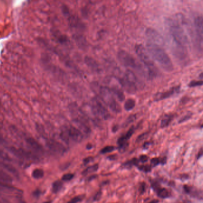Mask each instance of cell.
<instances>
[{
	"label": "cell",
	"instance_id": "cell-1",
	"mask_svg": "<svg viewBox=\"0 0 203 203\" xmlns=\"http://www.w3.org/2000/svg\"><path fill=\"white\" fill-rule=\"evenodd\" d=\"M166 25L171 38L172 48L187 49L189 45L188 38L181 25L176 20L167 19L166 20Z\"/></svg>",
	"mask_w": 203,
	"mask_h": 203
},
{
	"label": "cell",
	"instance_id": "cell-2",
	"mask_svg": "<svg viewBox=\"0 0 203 203\" xmlns=\"http://www.w3.org/2000/svg\"><path fill=\"white\" fill-rule=\"evenodd\" d=\"M148 53L161 66L162 69L167 72L173 70L172 61L165 50L160 46L148 42L147 45Z\"/></svg>",
	"mask_w": 203,
	"mask_h": 203
},
{
	"label": "cell",
	"instance_id": "cell-3",
	"mask_svg": "<svg viewBox=\"0 0 203 203\" xmlns=\"http://www.w3.org/2000/svg\"><path fill=\"white\" fill-rule=\"evenodd\" d=\"M97 92L104 103L114 113H119L121 111V107L114 97L111 89L103 86L97 87Z\"/></svg>",
	"mask_w": 203,
	"mask_h": 203
},
{
	"label": "cell",
	"instance_id": "cell-4",
	"mask_svg": "<svg viewBox=\"0 0 203 203\" xmlns=\"http://www.w3.org/2000/svg\"><path fill=\"white\" fill-rule=\"evenodd\" d=\"M135 52L141 62L147 67L149 76L150 78L155 77L157 75V70L144 47L141 44L137 45L135 46Z\"/></svg>",
	"mask_w": 203,
	"mask_h": 203
},
{
	"label": "cell",
	"instance_id": "cell-5",
	"mask_svg": "<svg viewBox=\"0 0 203 203\" xmlns=\"http://www.w3.org/2000/svg\"><path fill=\"white\" fill-rule=\"evenodd\" d=\"M119 82L123 88L128 93L135 94L137 92V78L131 70H126L124 76L119 78Z\"/></svg>",
	"mask_w": 203,
	"mask_h": 203
},
{
	"label": "cell",
	"instance_id": "cell-6",
	"mask_svg": "<svg viewBox=\"0 0 203 203\" xmlns=\"http://www.w3.org/2000/svg\"><path fill=\"white\" fill-rule=\"evenodd\" d=\"M62 11L64 15L67 18L69 26L75 29L79 30H83L85 28V25L80 21L78 17L74 14H71L69 8L66 6H62Z\"/></svg>",
	"mask_w": 203,
	"mask_h": 203
},
{
	"label": "cell",
	"instance_id": "cell-7",
	"mask_svg": "<svg viewBox=\"0 0 203 203\" xmlns=\"http://www.w3.org/2000/svg\"><path fill=\"white\" fill-rule=\"evenodd\" d=\"M117 59L119 62L125 67L138 69L140 68L135 59L129 53L124 50L119 51L117 53Z\"/></svg>",
	"mask_w": 203,
	"mask_h": 203
},
{
	"label": "cell",
	"instance_id": "cell-8",
	"mask_svg": "<svg viewBox=\"0 0 203 203\" xmlns=\"http://www.w3.org/2000/svg\"><path fill=\"white\" fill-rule=\"evenodd\" d=\"M91 107L94 114L98 118L108 120L110 117V114L107 109L97 99L94 98L92 99Z\"/></svg>",
	"mask_w": 203,
	"mask_h": 203
},
{
	"label": "cell",
	"instance_id": "cell-9",
	"mask_svg": "<svg viewBox=\"0 0 203 203\" xmlns=\"http://www.w3.org/2000/svg\"><path fill=\"white\" fill-rule=\"evenodd\" d=\"M145 34L149 40V42L160 47L164 45L165 42L163 37L156 30L152 28H148L145 32Z\"/></svg>",
	"mask_w": 203,
	"mask_h": 203
},
{
	"label": "cell",
	"instance_id": "cell-10",
	"mask_svg": "<svg viewBox=\"0 0 203 203\" xmlns=\"http://www.w3.org/2000/svg\"><path fill=\"white\" fill-rule=\"evenodd\" d=\"M194 28L195 32L196 42L198 45V47L202 49V33H203V22L202 18L198 16L194 19Z\"/></svg>",
	"mask_w": 203,
	"mask_h": 203
},
{
	"label": "cell",
	"instance_id": "cell-11",
	"mask_svg": "<svg viewBox=\"0 0 203 203\" xmlns=\"http://www.w3.org/2000/svg\"><path fill=\"white\" fill-rule=\"evenodd\" d=\"M9 149L11 153H13L14 156L19 159H25L33 161H36L38 160V157L36 156L30 152L24 150L23 149L10 147Z\"/></svg>",
	"mask_w": 203,
	"mask_h": 203
},
{
	"label": "cell",
	"instance_id": "cell-12",
	"mask_svg": "<svg viewBox=\"0 0 203 203\" xmlns=\"http://www.w3.org/2000/svg\"><path fill=\"white\" fill-rule=\"evenodd\" d=\"M67 134L70 138L75 142H80L83 139V134L81 131L73 126H65Z\"/></svg>",
	"mask_w": 203,
	"mask_h": 203
},
{
	"label": "cell",
	"instance_id": "cell-13",
	"mask_svg": "<svg viewBox=\"0 0 203 203\" xmlns=\"http://www.w3.org/2000/svg\"><path fill=\"white\" fill-rule=\"evenodd\" d=\"M180 86L178 85L176 87H173L169 89L167 91L162 92H159L157 94L155 95V101H161L163 100L164 99H167L170 97H173L174 95L178 94L180 92Z\"/></svg>",
	"mask_w": 203,
	"mask_h": 203
},
{
	"label": "cell",
	"instance_id": "cell-14",
	"mask_svg": "<svg viewBox=\"0 0 203 203\" xmlns=\"http://www.w3.org/2000/svg\"><path fill=\"white\" fill-rule=\"evenodd\" d=\"M51 34L53 39L56 42L65 46H68L70 44V41L68 37L63 34L59 30H53Z\"/></svg>",
	"mask_w": 203,
	"mask_h": 203
},
{
	"label": "cell",
	"instance_id": "cell-15",
	"mask_svg": "<svg viewBox=\"0 0 203 203\" xmlns=\"http://www.w3.org/2000/svg\"><path fill=\"white\" fill-rule=\"evenodd\" d=\"M47 145L51 149L54 151L56 153L62 154L66 152V148L64 147L63 146V145L60 142L54 140L48 141L47 142Z\"/></svg>",
	"mask_w": 203,
	"mask_h": 203
},
{
	"label": "cell",
	"instance_id": "cell-16",
	"mask_svg": "<svg viewBox=\"0 0 203 203\" xmlns=\"http://www.w3.org/2000/svg\"><path fill=\"white\" fill-rule=\"evenodd\" d=\"M73 38L79 48L84 50L88 48V42L86 38L82 35L80 34V33H76V34L73 35Z\"/></svg>",
	"mask_w": 203,
	"mask_h": 203
},
{
	"label": "cell",
	"instance_id": "cell-17",
	"mask_svg": "<svg viewBox=\"0 0 203 203\" xmlns=\"http://www.w3.org/2000/svg\"><path fill=\"white\" fill-rule=\"evenodd\" d=\"M135 130V128L133 126H132L125 135H122V136L120 137L119 140H117V143L118 144V146L122 145L125 144H128L129 140L131 138V137L134 133Z\"/></svg>",
	"mask_w": 203,
	"mask_h": 203
},
{
	"label": "cell",
	"instance_id": "cell-18",
	"mask_svg": "<svg viewBox=\"0 0 203 203\" xmlns=\"http://www.w3.org/2000/svg\"><path fill=\"white\" fill-rule=\"evenodd\" d=\"M85 63L92 71L95 72H100V67L97 61L91 57L87 56L85 58Z\"/></svg>",
	"mask_w": 203,
	"mask_h": 203
},
{
	"label": "cell",
	"instance_id": "cell-19",
	"mask_svg": "<svg viewBox=\"0 0 203 203\" xmlns=\"http://www.w3.org/2000/svg\"><path fill=\"white\" fill-rule=\"evenodd\" d=\"M183 188L184 191L187 194H190L192 197L197 198L198 199H202V192L201 191L196 190L194 189V188L190 187V186H188V185H184Z\"/></svg>",
	"mask_w": 203,
	"mask_h": 203
},
{
	"label": "cell",
	"instance_id": "cell-20",
	"mask_svg": "<svg viewBox=\"0 0 203 203\" xmlns=\"http://www.w3.org/2000/svg\"><path fill=\"white\" fill-rule=\"evenodd\" d=\"M26 142L30 148H32L35 151L37 152V153H42L43 151L42 147L33 138H28L27 139H26Z\"/></svg>",
	"mask_w": 203,
	"mask_h": 203
},
{
	"label": "cell",
	"instance_id": "cell-21",
	"mask_svg": "<svg viewBox=\"0 0 203 203\" xmlns=\"http://www.w3.org/2000/svg\"><path fill=\"white\" fill-rule=\"evenodd\" d=\"M174 115L172 114H168L164 116L163 119H161V123H160V127L161 128H167L169 125L171 124L172 121H173L174 118Z\"/></svg>",
	"mask_w": 203,
	"mask_h": 203
},
{
	"label": "cell",
	"instance_id": "cell-22",
	"mask_svg": "<svg viewBox=\"0 0 203 203\" xmlns=\"http://www.w3.org/2000/svg\"><path fill=\"white\" fill-rule=\"evenodd\" d=\"M139 160L138 159L136 158H133L128 161H126L125 163H123L122 164V167L125 168H127V169H130L133 166H138L139 164Z\"/></svg>",
	"mask_w": 203,
	"mask_h": 203
},
{
	"label": "cell",
	"instance_id": "cell-23",
	"mask_svg": "<svg viewBox=\"0 0 203 203\" xmlns=\"http://www.w3.org/2000/svg\"><path fill=\"white\" fill-rule=\"evenodd\" d=\"M98 168H99L98 164H95L92 165L91 166H89L85 169V170H84L82 172V175L83 176H87L89 174L95 173L98 170Z\"/></svg>",
	"mask_w": 203,
	"mask_h": 203
},
{
	"label": "cell",
	"instance_id": "cell-24",
	"mask_svg": "<svg viewBox=\"0 0 203 203\" xmlns=\"http://www.w3.org/2000/svg\"><path fill=\"white\" fill-rule=\"evenodd\" d=\"M157 195L159 197L164 199V198H167L171 196V193L167 189L164 188H161L160 187L157 191H156Z\"/></svg>",
	"mask_w": 203,
	"mask_h": 203
},
{
	"label": "cell",
	"instance_id": "cell-25",
	"mask_svg": "<svg viewBox=\"0 0 203 203\" xmlns=\"http://www.w3.org/2000/svg\"><path fill=\"white\" fill-rule=\"evenodd\" d=\"M0 166H1L2 167H3L4 168L6 169L7 171H8L9 172L11 173L12 174L18 176V172L17 171L16 169L11 165L6 163H3V162H0Z\"/></svg>",
	"mask_w": 203,
	"mask_h": 203
},
{
	"label": "cell",
	"instance_id": "cell-26",
	"mask_svg": "<svg viewBox=\"0 0 203 203\" xmlns=\"http://www.w3.org/2000/svg\"><path fill=\"white\" fill-rule=\"evenodd\" d=\"M111 90L113 92V94L116 95L117 99H119L120 101H123L125 100V95L123 94V92L121 90H120L119 88H114L111 89Z\"/></svg>",
	"mask_w": 203,
	"mask_h": 203
},
{
	"label": "cell",
	"instance_id": "cell-27",
	"mask_svg": "<svg viewBox=\"0 0 203 203\" xmlns=\"http://www.w3.org/2000/svg\"><path fill=\"white\" fill-rule=\"evenodd\" d=\"M135 107V101L133 99L129 98L125 103L124 108L126 111H130Z\"/></svg>",
	"mask_w": 203,
	"mask_h": 203
},
{
	"label": "cell",
	"instance_id": "cell-28",
	"mask_svg": "<svg viewBox=\"0 0 203 203\" xmlns=\"http://www.w3.org/2000/svg\"><path fill=\"white\" fill-rule=\"evenodd\" d=\"M0 181L6 183H11L13 181L11 177L5 172L0 170Z\"/></svg>",
	"mask_w": 203,
	"mask_h": 203
},
{
	"label": "cell",
	"instance_id": "cell-29",
	"mask_svg": "<svg viewBox=\"0 0 203 203\" xmlns=\"http://www.w3.org/2000/svg\"><path fill=\"white\" fill-rule=\"evenodd\" d=\"M63 187V183L60 180H57L54 182L53 184V192L54 194L59 192Z\"/></svg>",
	"mask_w": 203,
	"mask_h": 203
},
{
	"label": "cell",
	"instance_id": "cell-30",
	"mask_svg": "<svg viewBox=\"0 0 203 203\" xmlns=\"http://www.w3.org/2000/svg\"><path fill=\"white\" fill-rule=\"evenodd\" d=\"M32 176L35 179H41L44 176V171L42 169L36 168L32 172Z\"/></svg>",
	"mask_w": 203,
	"mask_h": 203
},
{
	"label": "cell",
	"instance_id": "cell-31",
	"mask_svg": "<svg viewBox=\"0 0 203 203\" xmlns=\"http://www.w3.org/2000/svg\"><path fill=\"white\" fill-rule=\"evenodd\" d=\"M115 149H116V147L114 146H112V145L106 146L100 150V153L102 154H104L109 153H111V152L114 151Z\"/></svg>",
	"mask_w": 203,
	"mask_h": 203
},
{
	"label": "cell",
	"instance_id": "cell-32",
	"mask_svg": "<svg viewBox=\"0 0 203 203\" xmlns=\"http://www.w3.org/2000/svg\"><path fill=\"white\" fill-rule=\"evenodd\" d=\"M192 115H193V113L192 112L188 111L187 114H186L182 117L180 118V120L178 122L179 123H182L183 122H185L189 121L191 119V118L192 117Z\"/></svg>",
	"mask_w": 203,
	"mask_h": 203
},
{
	"label": "cell",
	"instance_id": "cell-33",
	"mask_svg": "<svg viewBox=\"0 0 203 203\" xmlns=\"http://www.w3.org/2000/svg\"><path fill=\"white\" fill-rule=\"evenodd\" d=\"M0 159L6 161H8V162H10L12 161L10 156L6 153V152H4V151L1 149H0Z\"/></svg>",
	"mask_w": 203,
	"mask_h": 203
},
{
	"label": "cell",
	"instance_id": "cell-34",
	"mask_svg": "<svg viewBox=\"0 0 203 203\" xmlns=\"http://www.w3.org/2000/svg\"><path fill=\"white\" fill-rule=\"evenodd\" d=\"M138 168L140 171L144 172V173H148L151 171V165L145 164V165H141L138 166Z\"/></svg>",
	"mask_w": 203,
	"mask_h": 203
},
{
	"label": "cell",
	"instance_id": "cell-35",
	"mask_svg": "<svg viewBox=\"0 0 203 203\" xmlns=\"http://www.w3.org/2000/svg\"><path fill=\"white\" fill-rule=\"evenodd\" d=\"M151 187L155 192H156L161 187V185L158 180H153L151 181Z\"/></svg>",
	"mask_w": 203,
	"mask_h": 203
},
{
	"label": "cell",
	"instance_id": "cell-36",
	"mask_svg": "<svg viewBox=\"0 0 203 203\" xmlns=\"http://www.w3.org/2000/svg\"><path fill=\"white\" fill-rule=\"evenodd\" d=\"M85 197L84 195H80L73 198L70 201H69L67 203H78L82 201Z\"/></svg>",
	"mask_w": 203,
	"mask_h": 203
},
{
	"label": "cell",
	"instance_id": "cell-37",
	"mask_svg": "<svg viewBox=\"0 0 203 203\" xmlns=\"http://www.w3.org/2000/svg\"><path fill=\"white\" fill-rule=\"evenodd\" d=\"M136 118H137V116L135 114H133V115L130 116L128 118L127 120L125 121V122L124 123V126L126 127V126H128L129 124H130L131 123L135 121V119H136Z\"/></svg>",
	"mask_w": 203,
	"mask_h": 203
},
{
	"label": "cell",
	"instance_id": "cell-38",
	"mask_svg": "<svg viewBox=\"0 0 203 203\" xmlns=\"http://www.w3.org/2000/svg\"><path fill=\"white\" fill-rule=\"evenodd\" d=\"M202 85V81H197V80H192L189 84L188 87L190 88H194L197 87H201Z\"/></svg>",
	"mask_w": 203,
	"mask_h": 203
},
{
	"label": "cell",
	"instance_id": "cell-39",
	"mask_svg": "<svg viewBox=\"0 0 203 203\" xmlns=\"http://www.w3.org/2000/svg\"><path fill=\"white\" fill-rule=\"evenodd\" d=\"M74 177V175L72 173H67L62 176V180L64 181H69L72 180Z\"/></svg>",
	"mask_w": 203,
	"mask_h": 203
},
{
	"label": "cell",
	"instance_id": "cell-40",
	"mask_svg": "<svg viewBox=\"0 0 203 203\" xmlns=\"http://www.w3.org/2000/svg\"><path fill=\"white\" fill-rule=\"evenodd\" d=\"M160 163V159L159 158H153L151 160V166L156 167Z\"/></svg>",
	"mask_w": 203,
	"mask_h": 203
},
{
	"label": "cell",
	"instance_id": "cell-41",
	"mask_svg": "<svg viewBox=\"0 0 203 203\" xmlns=\"http://www.w3.org/2000/svg\"><path fill=\"white\" fill-rule=\"evenodd\" d=\"M146 191V184L145 182H142L140 183V187H139V191L140 194L142 195Z\"/></svg>",
	"mask_w": 203,
	"mask_h": 203
},
{
	"label": "cell",
	"instance_id": "cell-42",
	"mask_svg": "<svg viewBox=\"0 0 203 203\" xmlns=\"http://www.w3.org/2000/svg\"><path fill=\"white\" fill-rule=\"evenodd\" d=\"M101 197H102V191H98L93 197V201L97 202V201H99L101 198Z\"/></svg>",
	"mask_w": 203,
	"mask_h": 203
},
{
	"label": "cell",
	"instance_id": "cell-43",
	"mask_svg": "<svg viewBox=\"0 0 203 203\" xmlns=\"http://www.w3.org/2000/svg\"><path fill=\"white\" fill-rule=\"evenodd\" d=\"M148 160V157L147 155H142L140 156L138 160L139 162H141L142 163H146Z\"/></svg>",
	"mask_w": 203,
	"mask_h": 203
},
{
	"label": "cell",
	"instance_id": "cell-44",
	"mask_svg": "<svg viewBox=\"0 0 203 203\" xmlns=\"http://www.w3.org/2000/svg\"><path fill=\"white\" fill-rule=\"evenodd\" d=\"M93 161H94V158L92 157H87L85 159H84L83 160V164L85 165H87L88 163H91V162H92Z\"/></svg>",
	"mask_w": 203,
	"mask_h": 203
},
{
	"label": "cell",
	"instance_id": "cell-45",
	"mask_svg": "<svg viewBox=\"0 0 203 203\" xmlns=\"http://www.w3.org/2000/svg\"><path fill=\"white\" fill-rule=\"evenodd\" d=\"M147 135V133H144L140 135V136L138 137V138L137 139L136 141H137V142H140V141H142V140L146 137V135Z\"/></svg>",
	"mask_w": 203,
	"mask_h": 203
},
{
	"label": "cell",
	"instance_id": "cell-46",
	"mask_svg": "<svg viewBox=\"0 0 203 203\" xmlns=\"http://www.w3.org/2000/svg\"><path fill=\"white\" fill-rule=\"evenodd\" d=\"M117 158V156L116 154H113V155H111L107 157V159H109L110 161H114L116 160Z\"/></svg>",
	"mask_w": 203,
	"mask_h": 203
},
{
	"label": "cell",
	"instance_id": "cell-47",
	"mask_svg": "<svg viewBox=\"0 0 203 203\" xmlns=\"http://www.w3.org/2000/svg\"><path fill=\"white\" fill-rule=\"evenodd\" d=\"M97 177H98V175H92L90 176V177L88 178L87 181H88V182H91V181H92V180H93L95 179H96Z\"/></svg>",
	"mask_w": 203,
	"mask_h": 203
},
{
	"label": "cell",
	"instance_id": "cell-48",
	"mask_svg": "<svg viewBox=\"0 0 203 203\" xmlns=\"http://www.w3.org/2000/svg\"><path fill=\"white\" fill-rule=\"evenodd\" d=\"M166 159H166V157H164L163 158L160 159V163H161L162 165L165 164L166 163V161H167Z\"/></svg>",
	"mask_w": 203,
	"mask_h": 203
},
{
	"label": "cell",
	"instance_id": "cell-49",
	"mask_svg": "<svg viewBox=\"0 0 203 203\" xmlns=\"http://www.w3.org/2000/svg\"><path fill=\"white\" fill-rule=\"evenodd\" d=\"M202 148H201V149H200L199 151V153H198L197 159H200V158L202 157Z\"/></svg>",
	"mask_w": 203,
	"mask_h": 203
},
{
	"label": "cell",
	"instance_id": "cell-50",
	"mask_svg": "<svg viewBox=\"0 0 203 203\" xmlns=\"http://www.w3.org/2000/svg\"><path fill=\"white\" fill-rule=\"evenodd\" d=\"M159 200L157 199H153V200L151 201L149 203H159Z\"/></svg>",
	"mask_w": 203,
	"mask_h": 203
},
{
	"label": "cell",
	"instance_id": "cell-51",
	"mask_svg": "<svg viewBox=\"0 0 203 203\" xmlns=\"http://www.w3.org/2000/svg\"><path fill=\"white\" fill-rule=\"evenodd\" d=\"M117 130H118V127H117V126H113V128H112V131H113V132H116Z\"/></svg>",
	"mask_w": 203,
	"mask_h": 203
},
{
	"label": "cell",
	"instance_id": "cell-52",
	"mask_svg": "<svg viewBox=\"0 0 203 203\" xmlns=\"http://www.w3.org/2000/svg\"><path fill=\"white\" fill-rule=\"evenodd\" d=\"M92 148H93L92 145H91V144H88L87 146V149H89V150H90V149H91Z\"/></svg>",
	"mask_w": 203,
	"mask_h": 203
},
{
	"label": "cell",
	"instance_id": "cell-53",
	"mask_svg": "<svg viewBox=\"0 0 203 203\" xmlns=\"http://www.w3.org/2000/svg\"><path fill=\"white\" fill-rule=\"evenodd\" d=\"M150 145V142H145L144 145V148H148V146Z\"/></svg>",
	"mask_w": 203,
	"mask_h": 203
}]
</instances>
